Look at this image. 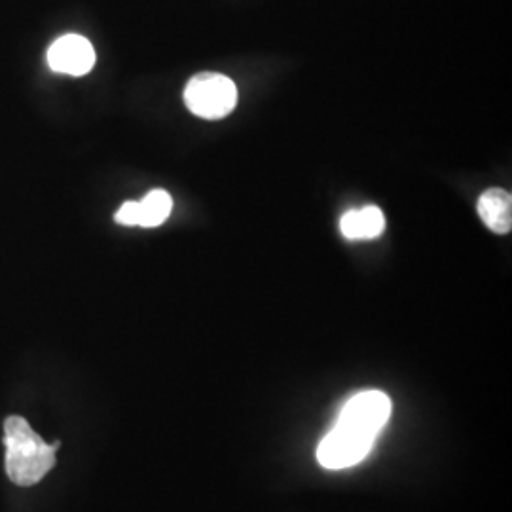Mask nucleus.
<instances>
[{
  "instance_id": "obj_7",
  "label": "nucleus",
  "mask_w": 512,
  "mask_h": 512,
  "mask_svg": "<svg viewBox=\"0 0 512 512\" xmlns=\"http://www.w3.org/2000/svg\"><path fill=\"white\" fill-rule=\"evenodd\" d=\"M478 215L482 222L499 236L512 230V196L503 188H490L478 200Z\"/></svg>"
},
{
  "instance_id": "obj_8",
  "label": "nucleus",
  "mask_w": 512,
  "mask_h": 512,
  "mask_svg": "<svg viewBox=\"0 0 512 512\" xmlns=\"http://www.w3.org/2000/svg\"><path fill=\"white\" fill-rule=\"evenodd\" d=\"M340 230H342L344 238L351 239V241L380 238L385 230L384 213L376 205L353 209L340 220Z\"/></svg>"
},
{
  "instance_id": "obj_5",
  "label": "nucleus",
  "mask_w": 512,
  "mask_h": 512,
  "mask_svg": "<svg viewBox=\"0 0 512 512\" xmlns=\"http://www.w3.org/2000/svg\"><path fill=\"white\" fill-rule=\"evenodd\" d=\"M48 65L55 73L84 76L95 65V50L88 38L65 35L57 38L48 50Z\"/></svg>"
},
{
  "instance_id": "obj_6",
  "label": "nucleus",
  "mask_w": 512,
  "mask_h": 512,
  "mask_svg": "<svg viewBox=\"0 0 512 512\" xmlns=\"http://www.w3.org/2000/svg\"><path fill=\"white\" fill-rule=\"evenodd\" d=\"M173 211V200L165 190H152L141 202H126L116 213V222L124 226L154 228L164 224Z\"/></svg>"
},
{
  "instance_id": "obj_4",
  "label": "nucleus",
  "mask_w": 512,
  "mask_h": 512,
  "mask_svg": "<svg viewBox=\"0 0 512 512\" xmlns=\"http://www.w3.org/2000/svg\"><path fill=\"white\" fill-rule=\"evenodd\" d=\"M374 439L357 435L340 425H334L317 448V459L327 469H348L368 456Z\"/></svg>"
},
{
  "instance_id": "obj_1",
  "label": "nucleus",
  "mask_w": 512,
  "mask_h": 512,
  "mask_svg": "<svg viewBox=\"0 0 512 512\" xmlns=\"http://www.w3.org/2000/svg\"><path fill=\"white\" fill-rule=\"evenodd\" d=\"M6 473L18 486H33L52 471L59 442L48 444L29 421L10 416L4 421Z\"/></svg>"
},
{
  "instance_id": "obj_2",
  "label": "nucleus",
  "mask_w": 512,
  "mask_h": 512,
  "mask_svg": "<svg viewBox=\"0 0 512 512\" xmlns=\"http://www.w3.org/2000/svg\"><path fill=\"white\" fill-rule=\"evenodd\" d=\"M184 105L203 120H220L238 105L236 84L219 73L196 74L184 90Z\"/></svg>"
},
{
  "instance_id": "obj_3",
  "label": "nucleus",
  "mask_w": 512,
  "mask_h": 512,
  "mask_svg": "<svg viewBox=\"0 0 512 512\" xmlns=\"http://www.w3.org/2000/svg\"><path fill=\"white\" fill-rule=\"evenodd\" d=\"M391 416V401L382 391H361L342 408L336 425L376 440Z\"/></svg>"
}]
</instances>
